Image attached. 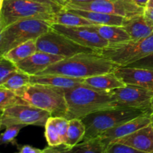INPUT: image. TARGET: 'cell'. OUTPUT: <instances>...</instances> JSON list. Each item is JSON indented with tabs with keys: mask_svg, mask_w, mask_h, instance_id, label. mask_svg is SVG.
<instances>
[{
	"mask_svg": "<svg viewBox=\"0 0 153 153\" xmlns=\"http://www.w3.org/2000/svg\"><path fill=\"white\" fill-rule=\"evenodd\" d=\"M91 29L96 31L110 44H117L130 41L131 37L125 28L119 25H94Z\"/></svg>",
	"mask_w": 153,
	"mask_h": 153,
	"instance_id": "ffe728a7",
	"label": "cell"
},
{
	"mask_svg": "<svg viewBox=\"0 0 153 153\" xmlns=\"http://www.w3.org/2000/svg\"><path fill=\"white\" fill-rule=\"evenodd\" d=\"M150 114H146L141 115L134 119L127 121L121 125L114 127V128L105 131L101 135L99 136V137L107 146L108 145L110 144L117 139L128 135V134L139 130L140 128L149 126V124H152Z\"/></svg>",
	"mask_w": 153,
	"mask_h": 153,
	"instance_id": "5bb4252c",
	"label": "cell"
},
{
	"mask_svg": "<svg viewBox=\"0 0 153 153\" xmlns=\"http://www.w3.org/2000/svg\"><path fill=\"white\" fill-rule=\"evenodd\" d=\"M150 118H151V121H152V125L153 126V113H152L150 114Z\"/></svg>",
	"mask_w": 153,
	"mask_h": 153,
	"instance_id": "b9f144b4",
	"label": "cell"
},
{
	"mask_svg": "<svg viewBox=\"0 0 153 153\" xmlns=\"http://www.w3.org/2000/svg\"><path fill=\"white\" fill-rule=\"evenodd\" d=\"M22 125H13L5 128V131L1 135V144H8L11 143L12 145H17L16 141V137L19 132L22 128Z\"/></svg>",
	"mask_w": 153,
	"mask_h": 153,
	"instance_id": "f546056e",
	"label": "cell"
},
{
	"mask_svg": "<svg viewBox=\"0 0 153 153\" xmlns=\"http://www.w3.org/2000/svg\"><path fill=\"white\" fill-rule=\"evenodd\" d=\"M107 146L99 137L82 141L70 149V153H106Z\"/></svg>",
	"mask_w": 153,
	"mask_h": 153,
	"instance_id": "484cf974",
	"label": "cell"
},
{
	"mask_svg": "<svg viewBox=\"0 0 153 153\" xmlns=\"http://www.w3.org/2000/svg\"><path fill=\"white\" fill-rule=\"evenodd\" d=\"M49 1L55 3L57 5L61 6V7H65V6L67 5V3H68L67 0H49Z\"/></svg>",
	"mask_w": 153,
	"mask_h": 153,
	"instance_id": "8d00e7d4",
	"label": "cell"
},
{
	"mask_svg": "<svg viewBox=\"0 0 153 153\" xmlns=\"http://www.w3.org/2000/svg\"><path fill=\"white\" fill-rule=\"evenodd\" d=\"M62 7L30 0H2L0 10V31L24 19H43L53 22L54 16Z\"/></svg>",
	"mask_w": 153,
	"mask_h": 153,
	"instance_id": "3957f363",
	"label": "cell"
},
{
	"mask_svg": "<svg viewBox=\"0 0 153 153\" xmlns=\"http://www.w3.org/2000/svg\"><path fill=\"white\" fill-rule=\"evenodd\" d=\"M21 97L30 105L49 112L52 117H65L67 114L65 89L50 85L30 84Z\"/></svg>",
	"mask_w": 153,
	"mask_h": 153,
	"instance_id": "8992f818",
	"label": "cell"
},
{
	"mask_svg": "<svg viewBox=\"0 0 153 153\" xmlns=\"http://www.w3.org/2000/svg\"><path fill=\"white\" fill-rule=\"evenodd\" d=\"M17 70L19 69L16 64L4 56H0V85Z\"/></svg>",
	"mask_w": 153,
	"mask_h": 153,
	"instance_id": "f1b7e54d",
	"label": "cell"
},
{
	"mask_svg": "<svg viewBox=\"0 0 153 153\" xmlns=\"http://www.w3.org/2000/svg\"><path fill=\"white\" fill-rule=\"evenodd\" d=\"M151 111H152V113H153V97L152 99V101H151Z\"/></svg>",
	"mask_w": 153,
	"mask_h": 153,
	"instance_id": "60d3db41",
	"label": "cell"
},
{
	"mask_svg": "<svg viewBox=\"0 0 153 153\" xmlns=\"http://www.w3.org/2000/svg\"><path fill=\"white\" fill-rule=\"evenodd\" d=\"M106 153H146L120 143H111L106 148Z\"/></svg>",
	"mask_w": 153,
	"mask_h": 153,
	"instance_id": "4dcf8cb0",
	"label": "cell"
},
{
	"mask_svg": "<svg viewBox=\"0 0 153 153\" xmlns=\"http://www.w3.org/2000/svg\"><path fill=\"white\" fill-rule=\"evenodd\" d=\"M45 137L49 146H58L64 144L53 117H50L48 119L45 126Z\"/></svg>",
	"mask_w": 153,
	"mask_h": 153,
	"instance_id": "83f0119b",
	"label": "cell"
},
{
	"mask_svg": "<svg viewBox=\"0 0 153 153\" xmlns=\"http://www.w3.org/2000/svg\"><path fill=\"white\" fill-rule=\"evenodd\" d=\"M1 1H2V0H1ZM30 1H37V2L43 3V4H50V5L55 6V7H61V6H59V5H57V4H55V3L52 2V1H49V0H30ZM62 8H64V7H62Z\"/></svg>",
	"mask_w": 153,
	"mask_h": 153,
	"instance_id": "74e56055",
	"label": "cell"
},
{
	"mask_svg": "<svg viewBox=\"0 0 153 153\" xmlns=\"http://www.w3.org/2000/svg\"><path fill=\"white\" fill-rule=\"evenodd\" d=\"M97 52L119 67L129 66L153 54V33L140 40L110 44Z\"/></svg>",
	"mask_w": 153,
	"mask_h": 153,
	"instance_id": "52a82bcc",
	"label": "cell"
},
{
	"mask_svg": "<svg viewBox=\"0 0 153 153\" xmlns=\"http://www.w3.org/2000/svg\"><path fill=\"white\" fill-rule=\"evenodd\" d=\"M37 51L70 58L83 52H97L91 48L76 43L67 36L53 28L40 36L37 40Z\"/></svg>",
	"mask_w": 153,
	"mask_h": 153,
	"instance_id": "9c48e42d",
	"label": "cell"
},
{
	"mask_svg": "<svg viewBox=\"0 0 153 153\" xmlns=\"http://www.w3.org/2000/svg\"><path fill=\"white\" fill-rule=\"evenodd\" d=\"M83 84L94 89L102 91H110L125 85L114 72L85 78Z\"/></svg>",
	"mask_w": 153,
	"mask_h": 153,
	"instance_id": "ac0fdd59",
	"label": "cell"
},
{
	"mask_svg": "<svg viewBox=\"0 0 153 153\" xmlns=\"http://www.w3.org/2000/svg\"><path fill=\"white\" fill-rule=\"evenodd\" d=\"M64 8L91 10L131 18L143 14L144 7L134 4L131 0H92L86 2H69Z\"/></svg>",
	"mask_w": 153,
	"mask_h": 153,
	"instance_id": "30bf717a",
	"label": "cell"
},
{
	"mask_svg": "<svg viewBox=\"0 0 153 153\" xmlns=\"http://www.w3.org/2000/svg\"><path fill=\"white\" fill-rule=\"evenodd\" d=\"M85 133H86V126L82 119L76 118V119L70 120L67 140L64 145L72 149L83 140Z\"/></svg>",
	"mask_w": 153,
	"mask_h": 153,
	"instance_id": "d4e9b609",
	"label": "cell"
},
{
	"mask_svg": "<svg viewBox=\"0 0 153 153\" xmlns=\"http://www.w3.org/2000/svg\"><path fill=\"white\" fill-rule=\"evenodd\" d=\"M146 114L151 113L126 107H117L91 114L82 119L86 126V133L82 141L99 137L114 127Z\"/></svg>",
	"mask_w": 153,
	"mask_h": 153,
	"instance_id": "277c9868",
	"label": "cell"
},
{
	"mask_svg": "<svg viewBox=\"0 0 153 153\" xmlns=\"http://www.w3.org/2000/svg\"><path fill=\"white\" fill-rule=\"evenodd\" d=\"M52 23L43 19L18 21L0 31V56L31 40H37L52 29Z\"/></svg>",
	"mask_w": 153,
	"mask_h": 153,
	"instance_id": "5b68a950",
	"label": "cell"
},
{
	"mask_svg": "<svg viewBox=\"0 0 153 153\" xmlns=\"http://www.w3.org/2000/svg\"><path fill=\"white\" fill-rule=\"evenodd\" d=\"M52 23L60 24V25L71 27L91 26V25H96L91 21L87 19L86 18L75 14L64 8L61 9L60 11L55 13Z\"/></svg>",
	"mask_w": 153,
	"mask_h": 153,
	"instance_id": "cb8c5ba5",
	"label": "cell"
},
{
	"mask_svg": "<svg viewBox=\"0 0 153 153\" xmlns=\"http://www.w3.org/2000/svg\"><path fill=\"white\" fill-rule=\"evenodd\" d=\"M68 11L72 12L75 14L79 15L82 17L86 18L96 25H119L123 26L125 22L126 17L117 15L108 14V13H100L91 10H79V9L64 8Z\"/></svg>",
	"mask_w": 153,
	"mask_h": 153,
	"instance_id": "d6986e66",
	"label": "cell"
},
{
	"mask_svg": "<svg viewBox=\"0 0 153 153\" xmlns=\"http://www.w3.org/2000/svg\"><path fill=\"white\" fill-rule=\"evenodd\" d=\"M123 27L129 34L131 40L143 39L153 33V22L143 14L126 18Z\"/></svg>",
	"mask_w": 153,
	"mask_h": 153,
	"instance_id": "e0dca14e",
	"label": "cell"
},
{
	"mask_svg": "<svg viewBox=\"0 0 153 153\" xmlns=\"http://www.w3.org/2000/svg\"><path fill=\"white\" fill-rule=\"evenodd\" d=\"M43 149H38V148L33 147L30 145H24L21 146L19 152L17 153H43Z\"/></svg>",
	"mask_w": 153,
	"mask_h": 153,
	"instance_id": "836d02e7",
	"label": "cell"
},
{
	"mask_svg": "<svg viewBox=\"0 0 153 153\" xmlns=\"http://www.w3.org/2000/svg\"><path fill=\"white\" fill-rule=\"evenodd\" d=\"M113 142L127 145L141 152L153 153V126L149 124Z\"/></svg>",
	"mask_w": 153,
	"mask_h": 153,
	"instance_id": "2e32d148",
	"label": "cell"
},
{
	"mask_svg": "<svg viewBox=\"0 0 153 153\" xmlns=\"http://www.w3.org/2000/svg\"><path fill=\"white\" fill-rule=\"evenodd\" d=\"M118 103L119 107L133 108L152 114L151 101L153 91L136 85H125L109 91Z\"/></svg>",
	"mask_w": 153,
	"mask_h": 153,
	"instance_id": "8fae6325",
	"label": "cell"
},
{
	"mask_svg": "<svg viewBox=\"0 0 153 153\" xmlns=\"http://www.w3.org/2000/svg\"><path fill=\"white\" fill-rule=\"evenodd\" d=\"M19 105H28L21 97L13 91L0 87V110L1 112L10 107Z\"/></svg>",
	"mask_w": 153,
	"mask_h": 153,
	"instance_id": "4316f807",
	"label": "cell"
},
{
	"mask_svg": "<svg viewBox=\"0 0 153 153\" xmlns=\"http://www.w3.org/2000/svg\"><path fill=\"white\" fill-rule=\"evenodd\" d=\"M143 15L145 17L153 22V7H146Z\"/></svg>",
	"mask_w": 153,
	"mask_h": 153,
	"instance_id": "e575fe53",
	"label": "cell"
},
{
	"mask_svg": "<svg viewBox=\"0 0 153 153\" xmlns=\"http://www.w3.org/2000/svg\"><path fill=\"white\" fill-rule=\"evenodd\" d=\"M125 85H136L153 91V69L118 67L114 71Z\"/></svg>",
	"mask_w": 153,
	"mask_h": 153,
	"instance_id": "4fadbf2b",
	"label": "cell"
},
{
	"mask_svg": "<svg viewBox=\"0 0 153 153\" xmlns=\"http://www.w3.org/2000/svg\"><path fill=\"white\" fill-rule=\"evenodd\" d=\"M146 7H153V0H149Z\"/></svg>",
	"mask_w": 153,
	"mask_h": 153,
	"instance_id": "ab89813d",
	"label": "cell"
},
{
	"mask_svg": "<svg viewBox=\"0 0 153 153\" xmlns=\"http://www.w3.org/2000/svg\"><path fill=\"white\" fill-rule=\"evenodd\" d=\"M52 28L76 43L85 47L91 48L97 52L109 45L105 39L97 31L91 29L90 26L71 27L52 23Z\"/></svg>",
	"mask_w": 153,
	"mask_h": 153,
	"instance_id": "7c38bea8",
	"label": "cell"
},
{
	"mask_svg": "<svg viewBox=\"0 0 153 153\" xmlns=\"http://www.w3.org/2000/svg\"><path fill=\"white\" fill-rule=\"evenodd\" d=\"M92 0H67L69 2H86V1H90Z\"/></svg>",
	"mask_w": 153,
	"mask_h": 153,
	"instance_id": "f35d334b",
	"label": "cell"
},
{
	"mask_svg": "<svg viewBox=\"0 0 153 153\" xmlns=\"http://www.w3.org/2000/svg\"><path fill=\"white\" fill-rule=\"evenodd\" d=\"M36 52H37V40H31L13 48L2 56L14 64H17L19 61L32 55Z\"/></svg>",
	"mask_w": 153,
	"mask_h": 153,
	"instance_id": "603a6c76",
	"label": "cell"
},
{
	"mask_svg": "<svg viewBox=\"0 0 153 153\" xmlns=\"http://www.w3.org/2000/svg\"><path fill=\"white\" fill-rule=\"evenodd\" d=\"M31 76L19 70L9 76L0 85V87L10 90L21 97L27 87L31 84Z\"/></svg>",
	"mask_w": 153,
	"mask_h": 153,
	"instance_id": "7402d4cb",
	"label": "cell"
},
{
	"mask_svg": "<svg viewBox=\"0 0 153 153\" xmlns=\"http://www.w3.org/2000/svg\"><path fill=\"white\" fill-rule=\"evenodd\" d=\"M119 66L98 52H83L65 58L49 66L36 76L61 75L75 79H85L112 73Z\"/></svg>",
	"mask_w": 153,
	"mask_h": 153,
	"instance_id": "6da1fadb",
	"label": "cell"
},
{
	"mask_svg": "<svg viewBox=\"0 0 153 153\" xmlns=\"http://www.w3.org/2000/svg\"><path fill=\"white\" fill-rule=\"evenodd\" d=\"M51 114L43 109L30 105H19L10 107L1 112L0 118L1 128H6L13 125L46 126Z\"/></svg>",
	"mask_w": 153,
	"mask_h": 153,
	"instance_id": "ba28073f",
	"label": "cell"
},
{
	"mask_svg": "<svg viewBox=\"0 0 153 153\" xmlns=\"http://www.w3.org/2000/svg\"><path fill=\"white\" fill-rule=\"evenodd\" d=\"M64 58H65L59 55L37 51L32 55L19 61L16 64L18 69L21 71L30 76H36L40 72L47 69L52 64Z\"/></svg>",
	"mask_w": 153,
	"mask_h": 153,
	"instance_id": "9a60e30c",
	"label": "cell"
},
{
	"mask_svg": "<svg viewBox=\"0 0 153 153\" xmlns=\"http://www.w3.org/2000/svg\"><path fill=\"white\" fill-rule=\"evenodd\" d=\"M70 148L62 144L58 146H48L43 149V153H70Z\"/></svg>",
	"mask_w": 153,
	"mask_h": 153,
	"instance_id": "d6a6232c",
	"label": "cell"
},
{
	"mask_svg": "<svg viewBox=\"0 0 153 153\" xmlns=\"http://www.w3.org/2000/svg\"><path fill=\"white\" fill-rule=\"evenodd\" d=\"M128 67H143V68L153 69V54L146 57L144 58L139 60L133 64H130Z\"/></svg>",
	"mask_w": 153,
	"mask_h": 153,
	"instance_id": "1f68e13d",
	"label": "cell"
},
{
	"mask_svg": "<svg viewBox=\"0 0 153 153\" xmlns=\"http://www.w3.org/2000/svg\"><path fill=\"white\" fill-rule=\"evenodd\" d=\"M131 1H133L134 4H137L138 6H140V7L146 8L149 0H131Z\"/></svg>",
	"mask_w": 153,
	"mask_h": 153,
	"instance_id": "d590c367",
	"label": "cell"
},
{
	"mask_svg": "<svg viewBox=\"0 0 153 153\" xmlns=\"http://www.w3.org/2000/svg\"><path fill=\"white\" fill-rule=\"evenodd\" d=\"M67 104V120L82 119L100 111L119 107L117 102L109 91H98L83 83L65 89Z\"/></svg>",
	"mask_w": 153,
	"mask_h": 153,
	"instance_id": "7a4b0ae2",
	"label": "cell"
},
{
	"mask_svg": "<svg viewBox=\"0 0 153 153\" xmlns=\"http://www.w3.org/2000/svg\"><path fill=\"white\" fill-rule=\"evenodd\" d=\"M83 81L84 79H75L61 75L49 74L31 76V84L50 85L63 89L74 88L83 83Z\"/></svg>",
	"mask_w": 153,
	"mask_h": 153,
	"instance_id": "44dd1931",
	"label": "cell"
}]
</instances>
